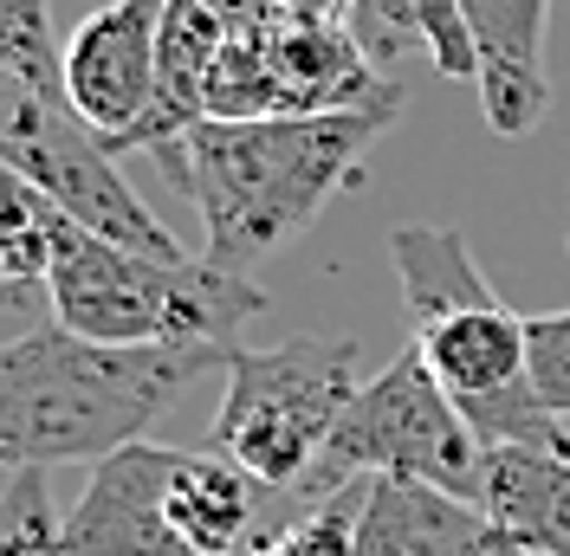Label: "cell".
Wrapping results in <instances>:
<instances>
[{"label":"cell","mask_w":570,"mask_h":556,"mask_svg":"<svg viewBox=\"0 0 570 556\" xmlns=\"http://www.w3.org/2000/svg\"><path fill=\"white\" fill-rule=\"evenodd\" d=\"M402 117V85L363 110L318 117H202L188 137L156 156L169 188L202 214V259L220 272L253 278L266 252L292 246L331 195H344L363 156Z\"/></svg>","instance_id":"obj_1"},{"label":"cell","mask_w":570,"mask_h":556,"mask_svg":"<svg viewBox=\"0 0 570 556\" xmlns=\"http://www.w3.org/2000/svg\"><path fill=\"white\" fill-rule=\"evenodd\" d=\"M234 349H110L39 324L0 344V466H78L137 447L142 427L176 408L195 376L227 369Z\"/></svg>","instance_id":"obj_2"},{"label":"cell","mask_w":570,"mask_h":556,"mask_svg":"<svg viewBox=\"0 0 570 556\" xmlns=\"http://www.w3.org/2000/svg\"><path fill=\"white\" fill-rule=\"evenodd\" d=\"M46 305L71 337L110 349H240V330L266 311L259 278L208 259H149L78 227L52 208Z\"/></svg>","instance_id":"obj_3"},{"label":"cell","mask_w":570,"mask_h":556,"mask_svg":"<svg viewBox=\"0 0 570 556\" xmlns=\"http://www.w3.org/2000/svg\"><path fill=\"white\" fill-rule=\"evenodd\" d=\"M363 388V349L351 337H292V344L227 356V388L208 427V453L234 459L273 492H298L318 473L344 408Z\"/></svg>","instance_id":"obj_4"},{"label":"cell","mask_w":570,"mask_h":556,"mask_svg":"<svg viewBox=\"0 0 570 556\" xmlns=\"http://www.w3.org/2000/svg\"><path fill=\"white\" fill-rule=\"evenodd\" d=\"M480 466H487V447L466 427L461 401L434 383L422 349L402 344L356 388V401L344 408L318 473L298 486V498L318 505L331 492H351L356 479H415V486H441L480 505Z\"/></svg>","instance_id":"obj_5"},{"label":"cell","mask_w":570,"mask_h":556,"mask_svg":"<svg viewBox=\"0 0 570 556\" xmlns=\"http://www.w3.org/2000/svg\"><path fill=\"white\" fill-rule=\"evenodd\" d=\"M0 162L59 214H71L78 227L130 246V252H149V259H188L176 234L137 201L117 156L85 130V117L66 98H46L13 66H0Z\"/></svg>","instance_id":"obj_6"},{"label":"cell","mask_w":570,"mask_h":556,"mask_svg":"<svg viewBox=\"0 0 570 556\" xmlns=\"http://www.w3.org/2000/svg\"><path fill=\"white\" fill-rule=\"evenodd\" d=\"M395 85L376 78L351 27L318 20H247L234 27L208 71V117H318V110H363Z\"/></svg>","instance_id":"obj_7"},{"label":"cell","mask_w":570,"mask_h":556,"mask_svg":"<svg viewBox=\"0 0 570 556\" xmlns=\"http://www.w3.org/2000/svg\"><path fill=\"white\" fill-rule=\"evenodd\" d=\"M163 7L169 0H105L66 39V105L110 156L163 98Z\"/></svg>","instance_id":"obj_8"},{"label":"cell","mask_w":570,"mask_h":556,"mask_svg":"<svg viewBox=\"0 0 570 556\" xmlns=\"http://www.w3.org/2000/svg\"><path fill=\"white\" fill-rule=\"evenodd\" d=\"M181 447H137L98 459L85 498L66 512L59 556H181L169 530V479Z\"/></svg>","instance_id":"obj_9"},{"label":"cell","mask_w":570,"mask_h":556,"mask_svg":"<svg viewBox=\"0 0 570 556\" xmlns=\"http://www.w3.org/2000/svg\"><path fill=\"white\" fill-rule=\"evenodd\" d=\"M461 7L480 46V110L493 137H532L551 110V71H544L551 0H461Z\"/></svg>","instance_id":"obj_10"},{"label":"cell","mask_w":570,"mask_h":556,"mask_svg":"<svg viewBox=\"0 0 570 556\" xmlns=\"http://www.w3.org/2000/svg\"><path fill=\"white\" fill-rule=\"evenodd\" d=\"M409 344L422 349V363L434 369V383L461 401V415H480L505 395L532 383L525 369V317L505 311V305H466V311H448L434 324H415Z\"/></svg>","instance_id":"obj_11"},{"label":"cell","mask_w":570,"mask_h":556,"mask_svg":"<svg viewBox=\"0 0 570 556\" xmlns=\"http://www.w3.org/2000/svg\"><path fill=\"white\" fill-rule=\"evenodd\" d=\"M480 518L512 550L570 556V427L551 447H487Z\"/></svg>","instance_id":"obj_12"},{"label":"cell","mask_w":570,"mask_h":556,"mask_svg":"<svg viewBox=\"0 0 570 556\" xmlns=\"http://www.w3.org/2000/svg\"><path fill=\"white\" fill-rule=\"evenodd\" d=\"M499 537L466 505L441 486L415 479H363L356 505V556H493Z\"/></svg>","instance_id":"obj_13"},{"label":"cell","mask_w":570,"mask_h":556,"mask_svg":"<svg viewBox=\"0 0 570 556\" xmlns=\"http://www.w3.org/2000/svg\"><path fill=\"white\" fill-rule=\"evenodd\" d=\"M390 259H395V278H402L409 330H415V324H434V317H448V311L493 305L499 298L493 278L480 272L466 234H454V227H395Z\"/></svg>","instance_id":"obj_14"},{"label":"cell","mask_w":570,"mask_h":556,"mask_svg":"<svg viewBox=\"0 0 570 556\" xmlns=\"http://www.w3.org/2000/svg\"><path fill=\"white\" fill-rule=\"evenodd\" d=\"M0 66L27 71L46 98H66V46H52V0H0Z\"/></svg>","instance_id":"obj_15"},{"label":"cell","mask_w":570,"mask_h":556,"mask_svg":"<svg viewBox=\"0 0 570 556\" xmlns=\"http://www.w3.org/2000/svg\"><path fill=\"white\" fill-rule=\"evenodd\" d=\"M409 13H415V46H428L434 71L461 78V85H480V46H473L461 0H409Z\"/></svg>","instance_id":"obj_16"},{"label":"cell","mask_w":570,"mask_h":556,"mask_svg":"<svg viewBox=\"0 0 570 556\" xmlns=\"http://www.w3.org/2000/svg\"><path fill=\"white\" fill-rule=\"evenodd\" d=\"M525 369L551 415L570 420V311L525 317Z\"/></svg>","instance_id":"obj_17"},{"label":"cell","mask_w":570,"mask_h":556,"mask_svg":"<svg viewBox=\"0 0 570 556\" xmlns=\"http://www.w3.org/2000/svg\"><path fill=\"white\" fill-rule=\"evenodd\" d=\"M351 33L383 66L402 46H415V13H409V0H351Z\"/></svg>","instance_id":"obj_18"},{"label":"cell","mask_w":570,"mask_h":556,"mask_svg":"<svg viewBox=\"0 0 570 556\" xmlns=\"http://www.w3.org/2000/svg\"><path fill=\"white\" fill-rule=\"evenodd\" d=\"M253 13H279V20H318V27H351V0H253Z\"/></svg>","instance_id":"obj_19"},{"label":"cell","mask_w":570,"mask_h":556,"mask_svg":"<svg viewBox=\"0 0 570 556\" xmlns=\"http://www.w3.org/2000/svg\"><path fill=\"white\" fill-rule=\"evenodd\" d=\"M33 305H46V285H7V278H0V311L7 317L33 311Z\"/></svg>","instance_id":"obj_20"},{"label":"cell","mask_w":570,"mask_h":556,"mask_svg":"<svg viewBox=\"0 0 570 556\" xmlns=\"http://www.w3.org/2000/svg\"><path fill=\"white\" fill-rule=\"evenodd\" d=\"M7 188H20V175H13L7 162H0V195H7Z\"/></svg>","instance_id":"obj_21"},{"label":"cell","mask_w":570,"mask_h":556,"mask_svg":"<svg viewBox=\"0 0 570 556\" xmlns=\"http://www.w3.org/2000/svg\"><path fill=\"white\" fill-rule=\"evenodd\" d=\"M493 556H532V550H512V544H499V550Z\"/></svg>","instance_id":"obj_22"},{"label":"cell","mask_w":570,"mask_h":556,"mask_svg":"<svg viewBox=\"0 0 570 556\" xmlns=\"http://www.w3.org/2000/svg\"><path fill=\"white\" fill-rule=\"evenodd\" d=\"M564 246H570V240H564Z\"/></svg>","instance_id":"obj_23"}]
</instances>
